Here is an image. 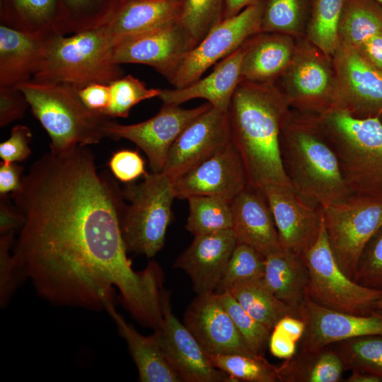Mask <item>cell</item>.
<instances>
[{"label":"cell","instance_id":"6da1fadb","mask_svg":"<svg viewBox=\"0 0 382 382\" xmlns=\"http://www.w3.org/2000/svg\"><path fill=\"white\" fill-rule=\"evenodd\" d=\"M11 196L24 218L13 257L38 296L54 306L99 311L113 303L117 288L133 318L160 326L163 272L154 261L132 269L120 227L121 191L97 172L90 150L43 155Z\"/></svg>","mask_w":382,"mask_h":382},{"label":"cell","instance_id":"7a4b0ae2","mask_svg":"<svg viewBox=\"0 0 382 382\" xmlns=\"http://www.w3.org/2000/svg\"><path fill=\"white\" fill-rule=\"evenodd\" d=\"M274 83L242 81L228 109L231 139L243 161L248 184L257 188L291 187L280 151V135L291 111Z\"/></svg>","mask_w":382,"mask_h":382},{"label":"cell","instance_id":"3957f363","mask_svg":"<svg viewBox=\"0 0 382 382\" xmlns=\"http://www.w3.org/2000/svg\"><path fill=\"white\" fill-rule=\"evenodd\" d=\"M280 151L292 188L308 204L325 208L352 197L337 154L314 115L290 112L281 132Z\"/></svg>","mask_w":382,"mask_h":382},{"label":"cell","instance_id":"277c9868","mask_svg":"<svg viewBox=\"0 0 382 382\" xmlns=\"http://www.w3.org/2000/svg\"><path fill=\"white\" fill-rule=\"evenodd\" d=\"M337 154L352 196L382 202V120L330 108L314 115Z\"/></svg>","mask_w":382,"mask_h":382},{"label":"cell","instance_id":"5b68a950","mask_svg":"<svg viewBox=\"0 0 382 382\" xmlns=\"http://www.w3.org/2000/svg\"><path fill=\"white\" fill-rule=\"evenodd\" d=\"M15 87L23 93L32 112L49 134L50 152L64 153L107 137L110 117L86 108L78 88L32 79Z\"/></svg>","mask_w":382,"mask_h":382},{"label":"cell","instance_id":"8992f818","mask_svg":"<svg viewBox=\"0 0 382 382\" xmlns=\"http://www.w3.org/2000/svg\"><path fill=\"white\" fill-rule=\"evenodd\" d=\"M112 48L102 26L69 36L54 34L32 80L66 83L78 89L92 83L109 85L123 74L112 60Z\"/></svg>","mask_w":382,"mask_h":382},{"label":"cell","instance_id":"52a82bcc","mask_svg":"<svg viewBox=\"0 0 382 382\" xmlns=\"http://www.w3.org/2000/svg\"><path fill=\"white\" fill-rule=\"evenodd\" d=\"M144 180L121 191L120 227L127 253L154 257L163 247L175 198L173 181L163 172L148 173Z\"/></svg>","mask_w":382,"mask_h":382},{"label":"cell","instance_id":"ba28073f","mask_svg":"<svg viewBox=\"0 0 382 382\" xmlns=\"http://www.w3.org/2000/svg\"><path fill=\"white\" fill-rule=\"evenodd\" d=\"M301 256L308 272L306 296L312 301L355 315H367L376 309L382 289L363 286L342 271L330 245L323 218L318 238Z\"/></svg>","mask_w":382,"mask_h":382},{"label":"cell","instance_id":"9c48e42d","mask_svg":"<svg viewBox=\"0 0 382 382\" xmlns=\"http://www.w3.org/2000/svg\"><path fill=\"white\" fill-rule=\"evenodd\" d=\"M265 1L223 19L178 60L166 79L175 88L185 87L236 51L251 36L260 33Z\"/></svg>","mask_w":382,"mask_h":382},{"label":"cell","instance_id":"30bf717a","mask_svg":"<svg viewBox=\"0 0 382 382\" xmlns=\"http://www.w3.org/2000/svg\"><path fill=\"white\" fill-rule=\"evenodd\" d=\"M321 212L334 255L342 271L354 280L364 247L382 226V202L352 196L321 208Z\"/></svg>","mask_w":382,"mask_h":382},{"label":"cell","instance_id":"8fae6325","mask_svg":"<svg viewBox=\"0 0 382 382\" xmlns=\"http://www.w3.org/2000/svg\"><path fill=\"white\" fill-rule=\"evenodd\" d=\"M281 77V91L290 107L311 115L332 107L336 83L332 58L308 40L296 45L293 59Z\"/></svg>","mask_w":382,"mask_h":382},{"label":"cell","instance_id":"7c38bea8","mask_svg":"<svg viewBox=\"0 0 382 382\" xmlns=\"http://www.w3.org/2000/svg\"><path fill=\"white\" fill-rule=\"evenodd\" d=\"M335 93L331 108L357 118L382 116V73L359 51L340 44L332 57Z\"/></svg>","mask_w":382,"mask_h":382},{"label":"cell","instance_id":"4fadbf2b","mask_svg":"<svg viewBox=\"0 0 382 382\" xmlns=\"http://www.w3.org/2000/svg\"><path fill=\"white\" fill-rule=\"evenodd\" d=\"M209 103L185 109L180 105L165 104L150 119L133 125H120L110 121L106 128L108 137L129 140L147 156L152 173L163 171L168 152L183 131L198 116L211 108Z\"/></svg>","mask_w":382,"mask_h":382},{"label":"cell","instance_id":"5bb4252c","mask_svg":"<svg viewBox=\"0 0 382 382\" xmlns=\"http://www.w3.org/2000/svg\"><path fill=\"white\" fill-rule=\"evenodd\" d=\"M163 320L154 330L160 347L181 381L235 382L211 362L194 335L173 313L169 295L163 291Z\"/></svg>","mask_w":382,"mask_h":382},{"label":"cell","instance_id":"9a60e30c","mask_svg":"<svg viewBox=\"0 0 382 382\" xmlns=\"http://www.w3.org/2000/svg\"><path fill=\"white\" fill-rule=\"evenodd\" d=\"M231 140L228 110L212 106L179 135L168 152L162 172L173 181L214 156Z\"/></svg>","mask_w":382,"mask_h":382},{"label":"cell","instance_id":"2e32d148","mask_svg":"<svg viewBox=\"0 0 382 382\" xmlns=\"http://www.w3.org/2000/svg\"><path fill=\"white\" fill-rule=\"evenodd\" d=\"M299 317L306 329L301 349L314 351L337 342L368 335H382V311L355 315L332 310L307 296L299 308Z\"/></svg>","mask_w":382,"mask_h":382},{"label":"cell","instance_id":"e0dca14e","mask_svg":"<svg viewBox=\"0 0 382 382\" xmlns=\"http://www.w3.org/2000/svg\"><path fill=\"white\" fill-rule=\"evenodd\" d=\"M248 185L243 161L232 140L214 156L173 181L175 198L210 195L231 202Z\"/></svg>","mask_w":382,"mask_h":382},{"label":"cell","instance_id":"ac0fdd59","mask_svg":"<svg viewBox=\"0 0 382 382\" xmlns=\"http://www.w3.org/2000/svg\"><path fill=\"white\" fill-rule=\"evenodd\" d=\"M260 189L272 212L282 247L302 255L318 237L321 208L306 202L289 186L272 184Z\"/></svg>","mask_w":382,"mask_h":382},{"label":"cell","instance_id":"d6986e66","mask_svg":"<svg viewBox=\"0 0 382 382\" xmlns=\"http://www.w3.org/2000/svg\"><path fill=\"white\" fill-rule=\"evenodd\" d=\"M191 50L178 21L124 38L113 45L112 58L118 64H141L166 79L178 60Z\"/></svg>","mask_w":382,"mask_h":382},{"label":"cell","instance_id":"ffe728a7","mask_svg":"<svg viewBox=\"0 0 382 382\" xmlns=\"http://www.w3.org/2000/svg\"><path fill=\"white\" fill-rule=\"evenodd\" d=\"M183 319L208 356L254 354L215 293L197 294L187 308Z\"/></svg>","mask_w":382,"mask_h":382},{"label":"cell","instance_id":"44dd1931","mask_svg":"<svg viewBox=\"0 0 382 382\" xmlns=\"http://www.w3.org/2000/svg\"><path fill=\"white\" fill-rule=\"evenodd\" d=\"M236 245L232 229L195 236L173 267L189 275L197 294L214 293Z\"/></svg>","mask_w":382,"mask_h":382},{"label":"cell","instance_id":"7402d4cb","mask_svg":"<svg viewBox=\"0 0 382 382\" xmlns=\"http://www.w3.org/2000/svg\"><path fill=\"white\" fill-rule=\"evenodd\" d=\"M233 230L237 243L264 256L282 247L268 202L260 188L248 185L231 202Z\"/></svg>","mask_w":382,"mask_h":382},{"label":"cell","instance_id":"603a6c76","mask_svg":"<svg viewBox=\"0 0 382 382\" xmlns=\"http://www.w3.org/2000/svg\"><path fill=\"white\" fill-rule=\"evenodd\" d=\"M52 33H29L0 25V86L28 81L41 67Z\"/></svg>","mask_w":382,"mask_h":382},{"label":"cell","instance_id":"cb8c5ba5","mask_svg":"<svg viewBox=\"0 0 382 382\" xmlns=\"http://www.w3.org/2000/svg\"><path fill=\"white\" fill-rule=\"evenodd\" d=\"M243 44L216 63L205 77L180 88L161 89L158 98L163 103L180 105L187 101L202 98L213 107L228 110L232 96L241 81Z\"/></svg>","mask_w":382,"mask_h":382},{"label":"cell","instance_id":"d4e9b609","mask_svg":"<svg viewBox=\"0 0 382 382\" xmlns=\"http://www.w3.org/2000/svg\"><path fill=\"white\" fill-rule=\"evenodd\" d=\"M184 0H121L103 29L112 46L117 42L178 21Z\"/></svg>","mask_w":382,"mask_h":382},{"label":"cell","instance_id":"484cf974","mask_svg":"<svg viewBox=\"0 0 382 382\" xmlns=\"http://www.w3.org/2000/svg\"><path fill=\"white\" fill-rule=\"evenodd\" d=\"M241 81L274 83L290 65L296 45L292 36L258 33L244 43Z\"/></svg>","mask_w":382,"mask_h":382},{"label":"cell","instance_id":"4316f807","mask_svg":"<svg viewBox=\"0 0 382 382\" xmlns=\"http://www.w3.org/2000/svg\"><path fill=\"white\" fill-rule=\"evenodd\" d=\"M105 309L127 342L138 370L139 381H181L162 351L155 332L149 336L141 335L116 311L113 303H108Z\"/></svg>","mask_w":382,"mask_h":382},{"label":"cell","instance_id":"83f0119b","mask_svg":"<svg viewBox=\"0 0 382 382\" xmlns=\"http://www.w3.org/2000/svg\"><path fill=\"white\" fill-rule=\"evenodd\" d=\"M262 281L279 299L299 313L308 282V268L300 255L282 248L266 256Z\"/></svg>","mask_w":382,"mask_h":382},{"label":"cell","instance_id":"f1b7e54d","mask_svg":"<svg viewBox=\"0 0 382 382\" xmlns=\"http://www.w3.org/2000/svg\"><path fill=\"white\" fill-rule=\"evenodd\" d=\"M345 371L332 345L314 351L300 349L277 366L279 382H339Z\"/></svg>","mask_w":382,"mask_h":382},{"label":"cell","instance_id":"f546056e","mask_svg":"<svg viewBox=\"0 0 382 382\" xmlns=\"http://www.w3.org/2000/svg\"><path fill=\"white\" fill-rule=\"evenodd\" d=\"M121 0H57L55 32L67 35L104 25Z\"/></svg>","mask_w":382,"mask_h":382},{"label":"cell","instance_id":"4dcf8cb0","mask_svg":"<svg viewBox=\"0 0 382 382\" xmlns=\"http://www.w3.org/2000/svg\"><path fill=\"white\" fill-rule=\"evenodd\" d=\"M228 293L254 319L270 331L283 317H299L298 312L279 299L262 279L238 284Z\"/></svg>","mask_w":382,"mask_h":382},{"label":"cell","instance_id":"1f68e13d","mask_svg":"<svg viewBox=\"0 0 382 382\" xmlns=\"http://www.w3.org/2000/svg\"><path fill=\"white\" fill-rule=\"evenodd\" d=\"M57 16V0H1L2 24L21 31L56 33Z\"/></svg>","mask_w":382,"mask_h":382},{"label":"cell","instance_id":"d6a6232c","mask_svg":"<svg viewBox=\"0 0 382 382\" xmlns=\"http://www.w3.org/2000/svg\"><path fill=\"white\" fill-rule=\"evenodd\" d=\"M382 33V6L374 0H346L340 23V44L358 48Z\"/></svg>","mask_w":382,"mask_h":382},{"label":"cell","instance_id":"836d02e7","mask_svg":"<svg viewBox=\"0 0 382 382\" xmlns=\"http://www.w3.org/2000/svg\"><path fill=\"white\" fill-rule=\"evenodd\" d=\"M346 0H313L307 28V39L332 57L338 49L340 23Z\"/></svg>","mask_w":382,"mask_h":382},{"label":"cell","instance_id":"e575fe53","mask_svg":"<svg viewBox=\"0 0 382 382\" xmlns=\"http://www.w3.org/2000/svg\"><path fill=\"white\" fill-rule=\"evenodd\" d=\"M186 229L194 236L231 229V202L216 196L194 195L187 199Z\"/></svg>","mask_w":382,"mask_h":382},{"label":"cell","instance_id":"d590c367","mask_svg":"<svg viewBox=\"0 0 382 382\" xmlns=\"http://www.w3.org/2000/svg\"><path fill=\"white\" fill-rule=\"evenodd\" d=\"M346 370H358L382 378V335L358 337L332 345Z\"/></svg>","mask_w":382,"mask_h":382},{"label":"cell","instance_id":"8d00e7d4","mask_svg":"<svg viewBox=\"0 0 382 382\" xmlns=\"http://www.w3.org/2000/svg\"><path fill=\"white\" fill-rule=\"evenodd\" d=\"M212 364L235 382H277V366L262 355L223 354L209 356Z\"/></svg>","mask_w":382,"mask_h":382},{"label":"cell","instance_id":"74e56055","mask_svg":"<svg viewBox=\"0 0 382 382\" xmlns=\"http://www.w3.org/2000/svg\"><path fill=\"white\" fill-rule=\"evenodd\" d=\"M225 0H184L178 23L191 49L223 20Z\"/></svg>","mask_w":382,"mask_h":382},{"label":"cell","instance_id":"f35d334b","mask_svg":"<svg viewBox=\"0 0 382 382\" xmlns=\"http://www.w3.org/2000/svg\"><path fill=\"white\" fill-rule=\"evenodd\" d=\"M265 264V256L262 253L250 245L237 243L214 293L228 292L241 282L262 279Z\"/></svg>","mask_w":382,"mask_h":382},{"label":"cell","instance_id":"ab89813d","mask_svg":"<svg viewBox=\"0 0 382 382\" xmlns=\"http://www.w3.org/2000/svg\"><path fill=\"white\" fill-rule=\"evenodd\" d=\"M304 12V0H266L260 33L299 35L303 28Z\"/></svg>","mask_w":382,"mask_h":382},{"label":"cell","instance_id":"60d3db41","mask_svg":"<svg viewBox=\"0 0 382 382\" xmlns=\"http://www.w3.org/2000/svg\"><path fill=\"white\" fill-rule=\"evenodd\" d=\"M110 100L105 115L110 117H127L131 108L142 100L158 97L161 88H149L139 79L127 75L109 84Z\"/></svg>","mask_w":382,"mask_h":382},{"label":"cell","instance_id":"b9f144b4","mask_svg":"<svg viewBox=\"0 0 382 382\" xmlns=\"http://www.w3.org/2000/svg\"><path fill=\"white\" fill-rule=\"evenodd\" d=\"M216 295L250 350L254 354L264 356L271 331L254 319L228 292Z\"/></svg>","mask_w":382,"mask_h":382},{"label":"cell","instance_id":"7bdbcfd3","mask_svg":"<svg viewBox=\"0 0 382 382\" xmlns=\"http://www.w3.org/2000/svg\"><path fill=\"white\" fill-rule=\"evenodd\" d=\"M354 280L363 286L382 289V226L364 247Z\"/></svg>","mask_w":382,"mask_h":382},{"label":"cell","instance_id":"ee69618b","mask_svg":"<svg viewBox=\"0 0 382 382\" xmlns=\"http://www.w3.org/2000/svg\"><path fill=\"white\" fill-rule=\"evenodd\" d=\"M14 231L0 237V302L5 307L24 278L12 255Z\"/></svg>","mask_w":382,"mask_h":382},{"label":"cell","instance_id":"f6af8a7d","mask_svg":"<svg viewBox=\"0 0 382 382\" xmlns=\"http://www.w3.org/2000/svg\"><path fill=\"white\" fill-rule=\"evenodd\" d=\"M108 165L114 176L123 183L132 182L148 174L144 161L137 151H117L110 158Z\"/></svg>","mask_w":382,"mask_h":382},{"label":"cell","instance_id":"bcb514c9","mask_svg":"<svg viewBox=\"0 0 382 382\" xmlns=\"http://www.w3.org/2000/svg\"><path fill=\"white\" fill-rule=\"evenodd\" d=\"M31 139L32 132L27 126H15L11 130L10 137L0 144L1 158L6 163L26 160L31 154L28 145Z\"/></svg>","mask_w":382,"mask_h":382},{"label":"cell","instance_id":"7dc6e473","mask_svg":"<svg viewBox=\"0 0 382 382\" xmlns=\"http://www.w3.org/2000/svg\"><path fill=\"white\" fill-rule=\"evenodd\" d=\"M29 106L23 93L15 86H0V126L22 118Z\"/></svg>","mask_w":382,"mask_h":382},{"label":"cell","instance_id":"c3c4849f","mask_svg":"<svg viewBox=\"0 0 382 382\" xmlns=\"http://www.w3.org/2000/svg\"><path fill=\"white\" fill-rule=\"evenodd\" d=\"M79 95L89 110L105 114L110 100L109 85L92 83L79 89Z\"/></svg>","mask_w":382,"mask_h":382},{"label":"cell","instance_id":"681fc988","mask_svg":"<svg viewBox=\"0 0 382 382\" xmlns=\"http://www.w3.org/2000/svg\"><path fill=\"white\" fill-rule=\"evenodd\" d=\"M23 168L15 163L2 161L0 166V194L6 195L8 192L17 191L21 185V174Z\"/></svg>","mask_w":382,"mask_h":382},{"label":"cell","instance_id":"f907efd6","mask_svg":"<svg viewBox=\"0 0 382 382\" xmlns=\"http://www.w3.org/2000/svg\"><path fill=\"white\" fill-rule=\"evenodd\" d=\"M297 344L291 337L274 328L271 331L268 347L274 357L286 359L296 352Z\"/></svg>","mask_w":382,"mask_h":382},{"label":"cell","instance_id":"816d5d0a","mask_svg":"<svg viewBox=\"0 0 382 382\" xmlns=\"http://www.w3.org/2000/svg\"><path fill=\"white\" fill-rule=\"evenodd\" d=\"M24 221L23 216L16 207H13L6 199V195H1L0 202V233L1 235L16 231Z\"/></svg>","mask_w":382,"mask_h":382},{"label":"cell","instance_id":"f5cc1de1","mask_svg":"<svg viewBox=\"0 0 382 382\" xmlns=\"http://www.w3.org/2000/svg\"><path fill=\"white\" fill-rule=\"evenodd\" d=\"M356 49L382 73V33L373 35Z\"/></svg>","mask_w":382,"mask_h":382},{"label":"cell","instance_id":"db71d44e","mask_svg":"<svg viewBox=\"0 0 382 382\" xmlns=\"http://www.w3.org/2000/svg\"><path fill=\"white\" fill-rule=\"evenodd\" d=\"M274 328L284 333L298 343L304 334L306 324L299 317L286 316L277 323Z\"/></svg>","mask_w":382,"mask_h":382},{"label":"cell","instance_id":"11a10c76","mask_svg":"<svg viewBox=\"0 0 382 382\" xmlns=\"http://www.w3.org/2000/svg\"><path fill=\"white\" fill-rule=\"evenodd\" d=\"M262 1L264 0H225L223 19L236 16L245 8Z\"/></svg>","mask_w":382,"mask_h":382},{"label":"cell","instance_id":"9f6ffc18","mask_svg":"<svg viewBox=\"0 0 382 382\" xmlns=\"http://www.w3.org/2000/svg\"><path fill=\"white\" fill-rule=\"evenodd\" d=\"M346 382H382V378L376 374L352 370L350 376L345 380Z\"/></svg>","mask_w":382,"mask_h":382},{"label":"cell","instance_id":"6f0895ef","mask_svg":"<svg viewBox=\"0 0 382 382\" xmlns=\"http://www.w3.org/2000/svg\"><path fill=\"white\" fill-rule=\"evenodd\" d=\"M375 308L382 311V296L376 301Z\"/></svg>","mask_w":382,"mask_h":382},{"label":"cell","instance_id":"680465c9","mask_svg":"<svg viewBox=\"0 0 382 382\" xmlns=\"http://www.w3.org/2000/svg\"><path fill=\"white\" fill-rule=\"evenodd\" d=\"M376 1L378 4H380L382 6V0H374Z\"/></svg>","mask_w":382,"mask_h":382},{"label":"cell","instance_id":"91938a15","mask_svg":"<svg viewBox=\"0 0 382 382\" xmlns=\"http://www.w3.org/2000/svg\"><path fill=\"white\" fill-rule=\"evenodd\" d=\"M151 1H168V0H151Z\"/></svg>","mask_w":382,"mask_h":382},{"label":"cell","instance_id":"94428289","mask_svg":"<svg viewBox=\"0 0 382 382\" xmlns=\"http://www.w3.org/2000/svg\"><path fill=\"white\" fill-rule=\"evenodd\" d=\"M380 118H381V120H382V116H381Z\"/></svg>","mask_w":382,"mask_h":382}]
</instances>
